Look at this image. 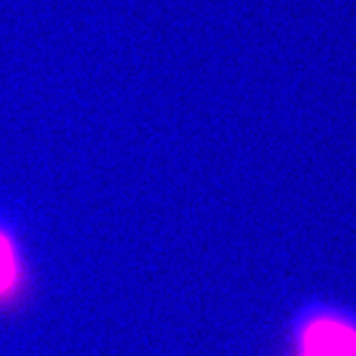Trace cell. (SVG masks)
Instances as JSON below:
<instances>
[{
    "label": "cell",
    "mask_w": 356,
    "mask_h": 356,
    "mask_svg": "<svg viewBox=\"0 0 356 356\" xmlns=\"http://www.w3.org/2000/svg\"><path fill=\"white\" fill-rule=\"evenodd\" d=\"M30 269L18 234L0 220V311L14 309L28 295Z\"/></svg>",
    "instance_id": "6da1fadb"
},
{
    "label": "cell",
    "mask_w": 356,
    "mask_h": 356,
    "mask_svg": "<svg viewBox=\"0 0 356 356\" xmlns=\"http://www.w3.org/2000/svg\"><path fill=\"white\" fill-rule=\"evenodd\" d=\"M303 356H356V334L332 321L315 323L305 332Z\"/></svg>",
    "instance_id": "7a4b0ae2"
}]
</instances>
